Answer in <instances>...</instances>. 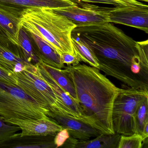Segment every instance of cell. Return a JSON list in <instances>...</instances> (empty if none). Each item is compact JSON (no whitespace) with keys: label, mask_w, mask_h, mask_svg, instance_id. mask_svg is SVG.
<instances>
[{"label":"cell","mask_w":148,"mask_h":148,"mask_svg":"<svg viewBox=\"0 0 148 148\" xmlns=\"http://www.w3.org/2000/svg\"><path fill=\"white\" fill-rule=\"evenodd\" d=\"M19 41L27 61L34 64H37L39 60L36 55L31 35L22 27L20 31Z\"/></svg>","instance_id":"18"},{"label":"cell","mask_w":148,"mask_h":148,"mask_svg":"<svg viewBox=\"0 0 148 148\" xmlns=\"http://www.w3.org/2000/svg\"><path fill=\"white\" fill-rule=\"evenodd\" d=\"M77 4L80 3L89 4H102L117 6H139L147 7L148 5L145 4L138 0H71Z\"/></svg>","instance_id":"21"},{"label":"cell","mask_w":148,"mask_h":148,"mask_svg":"<svg viewBox=\"0 0 148 148\" xmlns=\"http://www.w3.org/2000/svg\"><path fill=\"white\" fill-rule=\"evenodd\" d=\"M143 139L142 136L137 133L125 136L121 135L118 148H142Z\"/></svg>","instance_id":"23"},{"label":"cell","mask_w":148,"mask_h":148,"mask_svg":"<svg viewBox=\"0 0 148 148\" xmlns=\"http://www.w3.org/2000/svg\"><path fill=\"white\" fill-rule=\"evenodd\" d=\"M47 116L63 128L67 129L70 136L77 139L86 141L100 134L87 123L60 112L50 111Z\"/></svg>","instance_id":"11"},{"label":"cell","mask_w":148,"mask_h":148,"mask_svg":"<svg viewBox=\"0 0 148 148\" xmlns=\"http://www.w3.org/2000/svg\"><path fill=\"white\" fill-rule=\"evenodd\" d=\"M148 122V98L140 103L134 116V133L142 135L145 124Z\"/></svg>","instance_id":"20"},{"label":"cell","mask_w":148,"mask_h":148,"mask_svg":"<svg viewBox=\"0 0 148 148\" xmlns=\"http://www.w3.org/2000/svg\"><path fill=\"white\" fill-rule=\"evenodd\" d=\"M21 27L47 43L61 56L74 54L72 32L77 25L71 20L53 11L51 8L34 7L22 12Z\"/></svg>","instance_id":"3"},{"label":"cell","mask_w":148,"mask_h":148,"mask_svg":"<svg viewBox=\"0 0 148 148\" xmlns=\"http://www.w3.org/2000/svg\"><path fill=\"white\" fill-rule=\"evenodd\" d=\"M24 10L0 5V35L20 46L19 34L22 27L21 14Z\"/></svg>","instance_id":"12"},{"label":"cell","mask_w":148,"mask_h":148,"mask_svg":"<svg viewBox=\"0 0 148 148\" xmlns=\"http://www.w3.org/2000/svg\"><path fill=\"white\" fill-rule=\"evenodd\" d=\"M108 22L135 27L148 33V6H117L110 8Z\"/></svg>","instance_id":"8"},{"label":"cell","mask_w":148,"mask_h":148,"mask_svg":"<svg viewBox=\"0 0 148 148\" xmlns=\"http://www.w3.org/2000/svg\"><path fill=\"white\" fill-rule=\"evenodd\" d=\"M0 81L16 85V82L12 73L0 67Z\"/></svg>","instance_id":"27"},{"label":"cell","mask_w":148,"mask_h":148,"mask_svg":"<svg viewBox=\"0 0 148 148\" xmlns=\"http://www.w3.org/2000/svg\"><path fill=\"white\" fill-rule=\"evenodd\" d=\"M72 41L75 53L80 58L81 61L98 69L99 64L92 51L78 40L72 38Z\"/></svg>","instance_id":"19"},{"label":"cell","mask_w":148,"mask_h":148,"mask_svg":"<svg viewBox=\"0 0 148 148\" xmlns=\"http://www.w3.org/2000/svg\"><path fill=\"white\" fill-rule=\"evenodd\" d=\"M20 130L18 126L7 123L0 116V145L17 138V132Z\"/></svg>","instance_id":"22"},{"label":"cell","mask_w":148,"mask_h":148,"mask_svg":"<svg viewBox=\"0 0 148 148\" xmlns=\"http://www.w3.org/2000/svg\"><path fill=\"white\" fill-rule=\"evenodd\" d=\"M60 57L62 64L64 65L66 64L67 66L77 65L81 61L80 58L76 53L71 54L64 53L61 54Z\"/></svg>","instance_id":"26"},{"label":"cell","mask_w":148,"mask_h":148,"mask_svg":"<svg viewBox=\"0 0 148 148\" xmlns=\"http://www.w3.org/2000/svg\"><path fill=\"white\" fill-rule=\"evenodd\" d=\"M138 1H145V2H148V0H138Z\"/></svg>","instance_id":"28"},{"label":"cell","mask_w":148,"mask_h":148,"mask_svg":"<svg viewBox=\"0 0 148 148\" xmlns=\"http://www.w3.org/2000/svg\"><path fill=\"white\" fill-rule=\"evenodd\" d=\"M28 64L32 63L27 60L21 46L0 35V67L12 73L21 71Z\"/></svg>","instance_id":"10"},{"label":"cell","mask_w":148,"mask_h":148,"mask_svg":"<svg viewBox=\"0 0 148 148\" xmlns=\"http://www.w3.org/2000/svg\"><path fill=\"white\" fill-rule=\"evenodd\" d=\"M16 85L42 107L63 112L57 98L45 82L38 64H27L21 71L12 73Z\"/></svg>","instance_id":"5"},{"label":"cell","mask_w":148,"mask_h":148,"mask_svg":"<svg viewBox=\"0 0 148 148\" xmlns=\"http://www.w3.org/2000/svg\"><path fill=\"white\" fill-rule=\"evenodd\" d=\"M38 64L47 72L52 78L63 90L68 93L78 103L77 98L74 85L67 75L63 72L62 69L53 67L41 61H39Z\"/></svg>","instance_id":"16"},{"label":"cell","mask_w":148,"mask_h":148,"mask_svg":"<svg viewBox=\"0 0 148 148\" xmlns=\"http://www.w3.org/2000/svg\"><path fill=\"white\" fill-rule=\"evenodd\" d=\"M49 111L17 86L0 81V116L5 122L47 117Z\"/></svg>","instance_id":"4"},{"label":"cell","mask_w":148,"mask_h":148,"mask_svg":"<svg viewBox=\"0 0 148 148\" xmlns=\"http://www.w3.org/2000/svg\"><path fill=\"white\" fill-rule=\"evenodd\" d=\"M63 72L74 85L83 121L100 134H114L112 112L121 90L97 68L86 64L65 67Z\"/></svg>","instance_id":"2"},{"label":"cell","mask_w":148,"mask_h":148,"mask_svg":"<svg viewBox=\"0 0 148 148\" xmlns=\"http://www.w3.org/2000/svg\"><path fill=\"white\" fill-rule=\"evenodd\" d=\"M38 64L44 80L53 92L64 113L83 121V116L79 104L60 87L47 72Z\"/></svg>","instance_id":"13"},{"label":"cell","mask_w":148,"mask_h":148,"mask_svg":"<svg viewBox=\"0 0 148 148\" xmlns=\"http://www.w3.org/2000/svg\"><path fill=\"white\" fill-rule=\"evenodd\" d=\"M10 124L19 127L21 130L20 137L25 136H55L63 129L57 122L49 117L36 119H15L6 121Z\"/></svg>","instance_id":"9"},{"label":"cell","mask_w":148,"mask_h":148,"mask_svg":"<svg viewBox=\"0 0 148 148\" xmlns=\"http://www.w3.org/2000/svg\"><path fill=\"white\" fill-rule=\"evenodd\" d=\"M77 4L71 0H0V5L25 9L34 7L63 8Z\"/></svg>","instance_id":"14"},{"label":"cell","mask_w":148,"mask_h":148,"mask_svg":"<svg viewBox=\"0 0 148 148\" xmlns=\"http://www.w3.org/2000/svg\"><path fill=\"white\" fill-rule=\"evenodd\" d=\"M69 132L67 129L63 128L55 136L53 142L56 145V148L62 147L66 140L70 137Z\"/></svg>","instance_id":"25"},{"label":"cell","mask_w":148,"mask_h":148,"mask_svg":"<svg viewBox=\"0 0 148 148\" xmlns=\"http://www.w3.org/2000/svg\"><path fill=\"white\" fill-rule=\"evenodd\" d=\"M110 8L96 4L80 3L75 6L51 9L78 25L108 22Z\"/></svg>","instance_id":"7"},{"label":"cell","mask_w":148,"mask_h":148,"mask_svg":"<svg viewBox=\"0 0 148 148\" xmlns=\"http://www.w3.org/2000/svg\"><path fill=\"white\" fill-rule=\"evenodd\" d=\"M136 45L138 50V55L142 63L148 66V40L141 42H137Z\"/></svg>","instance_id":"24"},{"label":"cell","mask_w":148,"mask_h":148,"mask_svg":"<svg viewBox=\"0 0 148 148\" xmlns=\"http://www.w3.org/2000/svg\"><path fill=\"white\" fill-rule=\"evenodd\" d=\"M77 25L72 38L92 51L99 71L130 88L140 84L147 67L139 58L136 41L110 22Z\"/></svg>","instance_id":"1"},{"label":"cell","mask_w":148,"mask_h":148,"mask_svg":"<svg viewBox=\"0 0 148 148\" xmlns=\"http://www.w3.org/2000/svg\"><path fill=\"white\" fill-rule=\"evenodd\" d=\"M29 33L33 42L36 55L39 61L58 69H61L65 67L61 62L60 55L56 51L38 36Z\"/></svg>","instance_id":"15"},{"label":"cell","mask_w":148,"mask_h":148,"mask_svg":"<svg viewBox=\"0 0 148 148\" xmlns=\"http://www.w3.org/2000/svg\"><path fill=\"white\" fill-rule=\"evenodd\" d=\"M115 99L112 112L113 130L122 135L134 133V116L141 102L148 98V91L124 86Z\"/></svg>","instance_id":"6"},{"label":"cell","mask_w":148,"mask_h":148,"mask_svg":"<svg viewBox=\"0 0 148 148\" xmlns=\"http://www.w3.org/2000/svg\"><path fill=\"white\" fill-rule=\"evenodd\" d=\"M121 135L101 134L92 140H78L75 148H118Z\"/></svg>","instance_id":"17"}]
</instances>
